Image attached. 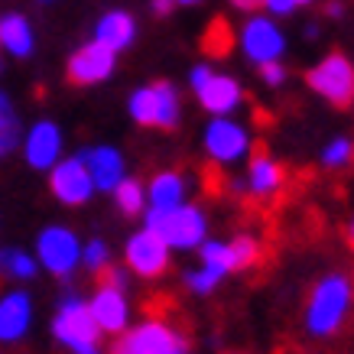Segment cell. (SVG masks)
<instances>
[{
    "label": "cell",
    "instance_id": "cell-5",
    "mask_svg": "<svg viewBox=\"0 0 354 354\" xmlns=\"http://www.w3.org/2000/svg\"><path fill=\"white\" fill-rule=\"evenodd\" d=\"M127 111L140 127L172 130L179 127V118H183V97L169 82H153V85H143L130 95Z\"/></svg>",
    "mask_w": 354,
    "mask_h": 354
},
{
    "label": "cell",
    "instance_id": "cell-21",
    "mask_svg": "<svg viewBox=\"0 0 354 354\" xmlns=\"http://www.w3.org/2000/svg\"><path fill=\"white\" fill-rule=\"evenodd\" d=\"M36 49V32L32 23L23 13H3L0 17V53L13 59H30Z\"/></svg>",
    "mask_w": 354,
    "mask_h": 354
},
{
    "label": "cell",
    "instance_id": "cell-36",
    "mask_svg": "<svg viewBox=\"0 0 354 354\" xmlns=\"http://www.w3.org/2000/svg\"><path fill=\"white\" fill-rule=\"evenodd\" d=\"M292 3H296V7H309L312 0H292Z\"/></svg>",
    "mask_w": 354,
    "mask_h": 354
},
{
    "label": "cell",
    "instance_id": "cell-15",
    "mask_svg": "<svg viewBox=\"0 0 354 354\" xmlns=\"http://www.w3.org/2000/svg\"><path fill=\"white\" fill-rule=\"evenodd\" d=\"M49 189H53V195L62 205H85L97 192L82 156H68V160L55 162L49 169Z\"/></svg>",
    "mask_w": 354,
    "mask_h": 354
},
{
    "label": "cell",
    "instance_id": "cell-13",
    "mask_svg": "<svg viewBox=\"0 0 354 354\" xmlns=\"http://www.w3.org/2000/svg\"><path fill=\"white\" fill-rule=\"evenodd\" d=\"M114 68H118V53L91 39V43H85L82 49L72 53V59L65 65V75H68L72 85L88 88V85L108 82V78L114 75Z\"/></svg>",
    "mask_w": 354,
    "mask_h": 354
},
{
    "label": "cell",
    "instance_id": "cell-16",
    "mask_svg": "<svg viewBox=\"0 0 354 354\" xmlns=\"http://www.w3.org/2000/svg\"><path fill=\"white\" fill-rule=\"evenodd\" d=\"M91 319L97 322L101 335H120L124 328H130V299L127 290L108 286V283H97L95 296L88 299Z\"/></svg>",
    "mask_w": 354,
    "mask_h": 354
},
{
    "label": "cell",
    "instance_id": "cell-33",
    "mask_svg": "<svg viewBox=\"0 0 354 354\" xmlns=\"http://www.w3.org/2000/svg\"><path fill=\"white\" fill-rule=\"evenodd\" d=\"M325 13H328V17H335V20H338V17H342V13H344V7H342V3H338V0H332V3L325 7Z\"/></svg>",
    "mask_w": 354,
    "mask_h": 354
},
{
    "label": "cell",
    "instance_id": "cell-38",
    "mask_svg": "<svg viewBox=\"0 0 354 354\" xmlns=\"http://www.w3.org/2000/svg\"><path fill=\"white\" fill-rule=\"evenodd\" d=\"M225 354H244V351H225Z\"/></svg>",
    "mask_w": 354,
    "mask_h": 354
},
{
    "label": "cell",
    "instance_id": "cell-23",
    "mask_svg": "<svg viewBox=\"0 0 354 354\" xmlns=\"http://www.w3.org/2000/svg\"><path fill=\"white\" fill-rule=\"evenodd\" d=\"M319 162H322V169H328V172L348 169L354 162V140L348 137V133H335L322 147V153H319Z\"/></svg>",
    "mask_w": 354,
    "mask_h": 354
},
{
    "label": "cell",
    "instance_id": "cell-39",
    "mask_svg": "<svg viewBox=\"0 0 354 354\" xmlns=\"http://www.w3.org/2000/svg\"><path fill=\"white\" fill-rule=\"evenodd\" d=\"M189 354H192V351H189Z\"/></svg>",
    "mask_w": 354,
    "mask_h": 354
},
{
    "label": "cell",
    "instance_id": "cell-35",
    "mask_svg": "<svg viewBox=\"0 0 354 354\" xmlns=\"http://www.w3.org/2000/svg\"><path fill=\"white\" fill-rule=\"evenodd\" d=\"M172 3H179V7H192V3H198V0H172Z\"/></svg>",
    "mask_w": 354,
    "mask_h": 354
},
{
    "label": "cell",
    "instance_id": "cell-34",
    "mask_svg": "<svg viewBox=\"0 0 354 354\" xmlns=\"http://www.w3.org/2000/svg\"><path fill=\"white\" fill-rule=\"evenodd\" d=\"M344 234H348V244L354 247V215L348 218V227H344Z\"/></svg>",
    "mask_w": 354,
    "mask_h": 354
},
{
    "label": "cell",
    "instance_id": "cell-17",
    "mask_svg": "<svg viewBox=\"0 0 354 354\" xmlns=\"http://www.w3.org/2000/svg\"><path fill=\"white\" fill-rule=\"evenodd\" d=\"M23 156L32 169H53L62 160V130L53 120H36L23 137Z\"/></svg>",
    "mask_w": 354,
    "mask_h": 354
},
{
    "label": "cell",
    "instance_id": "cell-2",
    "mask_svg": "<svg viewBox=\"0 0 354 354\" xmlns=\"http://www.w3.org/2000/svg\"><path fill=\"white\" fill-rule=\"evenodd\" d=\"M354 312V277L344 270H328L312 283L302 306V328L309 338H335Z\"/></svg>",
    "mask_w": 354,
    "mask_h": 354
},
{
    "label": "cell",
    "instance_id": "cell-40",
    "mask_svg": "<svg viewBox=\"0 0 354 354\" xmlns=\"http://www.w3.org/2000/svg\"><path fill=\"white\" fill-rule=\"evenodd\" d=\"M0 65H3V62H0Z\"/></svg>",
    "mask_w": 354,
    "mask_h": 354
},
{
    "label": "cell",
    "instance_id": "cell-14",
    "mask_svg": "<svg viewBox=\"0 0 354 354\" xmlns=\"http://www.w3.org/2000/svg\"><path fill=\"white\" fill-rule=\"evenodd\" d=\"M244 198L254 202H273L286 189V166L270 153H250L244 169Z\"/></svg>",
    "mask_w": 354,
    "mask_h": 354
},
{
    "label": "cell",
    "instance_id": "cell-31",
    "mask_svg": "<svg viewBox=\"0 0 354 354\" xmlns=\"http://www.w3.org/2000/svg\"><path fill=\"white\" fill-rule=\"evenodd\" d=\"M172 7H176V3H172V0H153V10L160 13V17H166V13H169Z\"/></svg>",
    "mask_w": 354,
    "mask_h": 354
},
{
    "label": "cell",
    "instance_id": "cell-11",
    "mask_svg": "<svg viewBox=\"0 0 354 354\" xmlns=\"http://www.w3.org/2000/svg\"><path fill=\"white\" fill-rule=\"evenodd\" d=\"M241 53L244 59L257 65H267V62H279L283 53H286V32L277 26L273 17H260L254 13L250 20L244 23V30H241Z\"/></svg>",
    "mask_w": 354,
    "mask_h": 354
},
{
    "label": "cell",
    "instance_id": "cell-19",
    "mask_svg": "<svg viewBox=\"0 0 354 354\" xmlns=\"http://www.w3.org/2000/svg\"><path fill=\"white\" fill-rule=\"evenodd\" d=\"M183 202H189V179L179 169H162L150 179V185H147V208L166 212V208H176Z\"/></svg>",
    "mask_w": 354,
    "mask_h": 354
},
{
    "label": "cell",
    "instance_id": "cell-27",
    "mask_svg": "<svg viewBox=\"0 0 354 354\" xmlns=\"http://www.w3.org/2000/svg\"><path fill=\"white\" fill-rule=\"evenodd\" d=\"M82 263H85L91 273H104V270L111 267V250L104 241H88L85 247H82Z\"/></svg>",
    "mask_w": 354,
    "mask_h": 354
},
{
    "label": "cell",
    "instance_id": "cell-8",
    "mask_svg": "<svg viewBox=\"0 0 354 354\" xmlns=\"http://www.w3.org/2000/svg\"><path fill=\"white\" fill-rule=\"evenodd\" d=\"M53 335L72 354H101V328L91 319L88 302L78 296H65L62 309L53 322Z\"/></svg>",
    "mask_w": 354,
    "mask_h": 354
},
{
    "label": "cell",
    "instance_id": "cell-29",
    "mask_svg": "<svg viewBox=\"0 0 354 354\" xmlns=\"http://www.w3.org/2000/svg\"><path fill=\"white\" fill-rule=\"evenodd\" d=\"M101 283H108V286H118V290H127V270L108 267L104 273H101Z\"/></svg>",
    "mask_w": 354,
    "mask_h": 354
},
{
    "label": "cell",
    "instance_id": "cell-4",
    "mask_svg": "<svg viewBox=\"0 0 354 354\" xmlns=\"http://www.w3.org/2000/svg\"><path fill=\"white\" fill-rule=\"evenodd\" d=\"M189 338H185L169 319L150 315L143 322L130 325L120 335H114L111 354H189Z\"/></svg>",
    "mask_w": 354,
    "mask_h": 354
},
{
    "label": "cell",
    "instance_id": "cell-26",
    "mask_svg": "<svg viewBox=\"0 0 354 354\" xmlns=\"http://www.w3.org/2000/svg\"><path fill=\"white\" fill-rule=\"evenodd\" d=\"M0 273L13 279H30L36 273V260L23 250H0Z\"/></svg>",
    "mask_w": 354,
    "mask_h": 354
},
{
    "label": "cell",
    "instance_id": "cell-12",
    "mask_svg": "<svg viewBox=\"0 0 354 354\" xmlns=\"http://www.w3.org/2000/svg\"><path fill=\"white\" fill-rule=\"evenodd\" d=\"M36 254L49 273L55 277H72L75 267L82 263V241L75 237V231H68L62 225L46 227L39 241H36Z\"/></svg>",
    "mask_w": 354,
    "mask_h": 354
},
{
    "label": "cell",
    "instance_id": "cell-20",
    "mask_svg": "<svg viewBox=\"0 0 354 354\" xmlns=\"http://www.w3.org/2000/svg\"><path fill=\"white\" fill-rule=\"evenodd\" d=\"M137 39V20L127 10H108L104 17H97L95 23V43L108 46L114 53L130 49Z\"/></svg>",
    "mask_w": 354,
    "mask_h": 354
},
{
    "label": "cell",
    "instance_id": "cell-25",
    "mask_svg": "<svg viewBox=\"0 0 354 354\" xmlns=\"http://www.w3.org/2000/svg\"><path fill=\"white\" fill-rule=\"evenodd\" d=\"M17 140H20V120L13 111V101L0 91V156H7L17 147Z\"/></svg>",
    "mask_w": 354,
    "mask_h": 354
},
{
    "label": "cell",
    "instance_id": "cell-41",
    "mask_svg": "<svg viewBox=\"0 0 354 354\" xmlns=\"http://www.w3.org/2000/svg\"><path fill=\"white\" fill-rule=\"evenodd\" d=\"M351 104H354V101H351Z\"/></svg>",
    "mask_w": 354,
    "mask_h": 354
},
{
    "label": "cell",
    "instance_id": "cell-32",
    "mask_svg": "<svg viewBox=\"0 0 354 354\" xmlns=\"http://www.w3.org/2000/svg\"><path fill=\"white\" fill-rule=\"evenodd\" d=\"M237 10H254V7H263V0H231Z\"/></svg>",
    "mask_w": 354,
    "mask_h": 354
},
{
    "label": "cell",
    "instance_id": "cell-18",
    "mask_svg": "<svg viewBox=\"0 0 354 354\" xmlns=\"http://www.w3.org/2000/svg\"><path fill=\"white\" fill-rule=\"evenodd\" d=\"M85 160L88 172H91V183H95L97 192H114L124 179H127V162H124V153L118 147H88V150L78 153Z\"/></svg>",
    "mask_w": 354,
    "mask_h": 354
},
{
    "label": "cell",
    "instance_id": "cell-24",
    "mask_svg": "<svg viewBox=\"0 0 354 354\" xmlns=\"http://www.w3.org/2000/svg\"><path fill=\"white\" fill-rule=\"evenodd\" d=\"M114 202H118L120 208V215H127V218H137L147 212V185L140 183V179H124V183L114 189Z\"/></svg>",
    "mask_w": 354,
    "mask_h": 354
},
{
    "label": "cell",
    "instance_id": "cell-28",
    "mask_svg": "<svg viewBox=\"0 0 354 354\" xmlns=\"http://www.w3.org/2000/svg\"><path fill=\"white\" fill-rule=\"evenodd\" d=\"M260 82H263L267 88H279L283 82H286V65H283V62L260 65Z\"/></svg>",
    "mask_w": 354,
    "mask_h": 354
},
{
    "label": "cell",
    "instance_id": "cell-30",
    "mask_svg": "<svg viewBox=\"0 0 354 354\" xmlns=\"http://www.w3.org/2000/svg\"><path fill=\"white\" fill-rule=\"evenodd\" d=\"M263 7L270 10V17H290V13L296 10L292 0H263Z\"/></svg>",
    "mask_w": 354,
    "mask_h": 354
},
{
    "label": "cell",
    "instance_id": "cell-7",
    "mask_svg": "<svg viewBox=\"0 0 354 354\" xmlns=\"http://www.w3.org/2000/svg\"><path fill=\"white\" fill-rule=\"evenodd\" d=\"M202 147H205V156L215 162V166H225L227 169V166L247 162V156L254 153V133L234 114L231 118H212L205 124Z\"/></svg>",
    "mask_w": 354,
    "mask_h": 354
},
{
    "label": "cell",
    "instance_id": "cell-10",
    "mask_svg": "<svg viewBox=\"0 0 354 354\" xmlns=\"http://www.w3.org/2000/svg\"><path fill=\"white\" fill-rule=\"evenodd\" d=\"M124 260H127L130 273H137L140 279H160L162 273L169 270L172 250L156 231L143 227V231L127 237V244H124Z\"/></svg>",
    "mask_w": 354,
    "mask_h": 354
},
{
    "label": "cell",
    "instance_id": "cell-3",
    "mask_svg": "<svg viewBox=\"0 0 354 354\" xmlns=\"http://www.w3.org/2000/svg\"><path fill=\"white\" fill-rule=\"evenodd\" d=\"M143 227H150L169 244V250H198L202 241H208V215L195 202H183L176 208L143 212Z\"/></svg>",
    "mask_w": 354,
    "mask_h": 354
},
{
    "label": "cell",
    "instance_id": "cell-37",
    "mask_svg": "<svg viewBox=\"0 0 354 354\" xmlns=\"http://www.w3.org/2000/svg\"><path fill=\"white\" fill-rule=\"evenodd\" d=\"M39 3H55V0H39Z\"/></svg>",
    "mask_w": 354,
    "mask_h": 354
},
{
    "label": "cell",
    "instance_id": "cell-1",
    "mask_svg": "<svg viewBox=\"0 0 354 354\" xmlns=\"http://www.w3.org/2000/svg\"><path fill=\"white\" fill-rule=\"evenodd\" d=\"M195 254H198V263L192 270H185L183 283L192 296H202L205 299V296H215L227 277L247 273V270L257 267L263 247H260V241L254 234L241 231V234L227 237V241L208 237V241H202V247Z\"/></svg>",
    "mask_w": 354,
    "mask_h": 354
},
{
    "label": "cell",
    "instance_id": "cell-6",
    "mask_svg": "<svg viewBox=\"0 0 354 354\" xmlns=\"http://www.w3.org/2000/svg\"><path fill=\"white\" fill-rule=\"evenodd\" d=\"M189 88H192V95L198 97V104H202L212 118H231L234 111H241L244 104V88L241 82L225 72H215L208 62H198L189 72Z\"/></svg>",
    "mask_w": 354,
    "mask_h": 354
},
{
    "label": "cell",
    "instance_id": "cell-9",
    "mask_svg": "<svg viewBox=\"0 0 354 354\" xmlns=\"http://www.w3.org/2000/svg\"><path fill=\"white\" fill-rule=\"evenodd\" d=\"M306 85L332 108H348L354 101V62L344 53H328L306 72Z\"/></svg>",
    "mask_w": 354,
    "mask_h": 354
},
{
    "label": "cell",
    "instance_id": "cell-22",
    "mask_svg": "<svg viewBox=\"0 0 354 354\" xmlns=\"http://www.w3.org/2000/svg\"><path fill=\"white\" fill-rule=\"evenodd\" d=\"M30 296L26 292H10L7 299H0V342H17L30 328Z\"/></svg>",
    "mask_w": 354,
    "mask_h": 354
}]
</instances>
